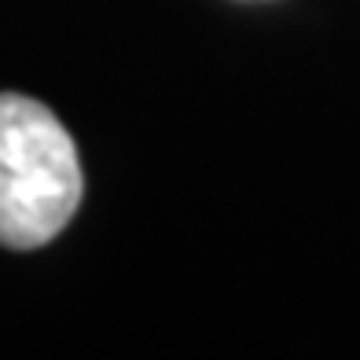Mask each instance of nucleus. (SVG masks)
I'll return each instance as SVG.
<instances>
[{"label": "nucleus", "instance_id": "nucleus-1", "mask_svg": "<svg viewBox=\"0 0 360 360\" xmlns=\"http://www.w3.org/2000/svg\"><path fill=\"white\" fill-rule=\"evenodd\" d=\"M85 176L70 133L44 103L0 92V247L41 250L81 206Z\"/></svg>", "mask_w": 360, "mask_h": 360}]
</instances>
